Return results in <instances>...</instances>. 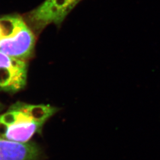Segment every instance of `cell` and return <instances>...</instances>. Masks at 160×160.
Segmentation results:
<instances>
[{"mask_svg":"<svg viewBox=\"0 0 160 160\" xmlns=\"http://www.w3.org/2000/svg\"><path fill=\"white\" fill-rule=\"evenodd\" d=\"M57 109L50 105L17 102L0 115V135L18 142H28Z\"/></svg>","mask_w":160,"mask_h":160,"instance_id":"obj_1","label":"cell"},{"mask_svg":"<svg viewBox=\"0 0 160 160\" xmlns=\"http://www.w3.org/2000/svg\"><path fill=\"white\" fill-rule=\"evenodd\" d=\"M81 0H45L25 16V21L35 33H39L50 24L62 23Z\"/></svg>","mask_w":160,"mask_h":160,"instance_id":"obj_2","label":"cell"},{"mask_svg":"<svg viewBox=\"0 0 160 160\" xmlns=\"http://www.w3.org/2000/svg\"><path fill=\"white\" fill-rule=\"evenodd\" d=\"M28 64L25 60L11 57L0 51V89L18 92L27 82Z\"/></svg>","mask_w":160,"mask_h":160,"instance_id":"obj_3","label":"cell"},{"mask_svg":"<svg viewBox=\"0 0 160 160\" xmlns=\"http://www.w3.org/2000/svg\"><path fill=\"white\" fill-rule=\"evenodd\" d=\"M36 38L26 24L16 33L0 41V51L18 59L26 60L32 56Z\"/></svg>","mask_w":160,"mask_h":160,"instance_id":"obj_4","label":"cell"},{"mask_svg":"<svg viewBox=\"0 0 160 160\" xmlns=\"http://www.w3.org/2000/svg\"><path fill=\"white\" fill-rule=\"evenodd\" d=\"M40 155L36 143L12 141L0 135V160H37Z\"/></svg>","mask_w":160,"mask_h":160,"instance_id":"obj_5","label":"cell"},{"mask_svg":"<svg viewBox=\"0 0 160 160\" xmlns=\"http://www.w3.org/2000/svg\"><path fill=\"white\" fill-rule=\"evenodd\" d=\"M25 24V20L18 15H7L0 17V41L17 32Z\"/></svg>","mask_w":160,"mask_h":160,"instance_id":"obj_6","label":"cell"}]
</instances>
